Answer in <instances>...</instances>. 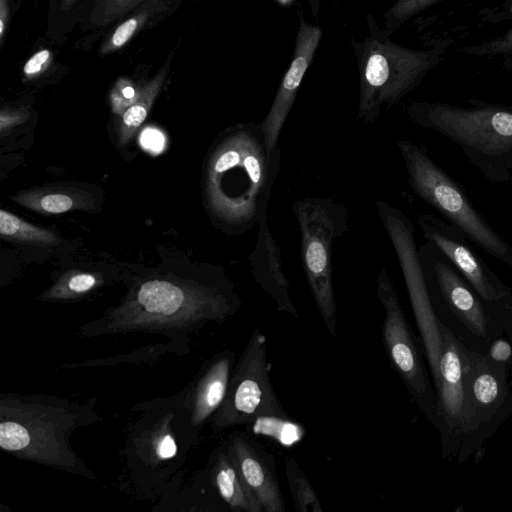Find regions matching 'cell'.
Returning a JSON list of instances; mask_svg holds the SVG:
<instances>
[{"mask_svg": "<svg viewBox=\"0 0 512 512\" xmlns=\"http://www.w3.org/2000/svg\"><path fill=\"white\" fill-rule=\"evenodd\" d=\"M243 302L234 284L178 277H155L133 284L121 302L81 325L82 337L158 334L170 339L174 354L188 351L189 336L209 323L222 324Z\"/></svg>", "mask_w": 512, "mask_h": 512, "instance_id": "6da1fadb", "label": "cell"}, {"mask_svg": "<svg viewBox=\"0 0 512 512\" xmlns=\"http://www.w3.org/2000/svg\"><path fill=\"white\" fill-rule=\"evenodd\" d=\"M279 166L280 149L268 152L260 123H238L221 133L207 158L204 194L222 230L241 235L259 224Z\"/></svg>", "mask_w": 512, "mask_h": 512, "instance_id": "7a4b0ae2", "label": "cell"}, {"mask_svg": "<svg viewBox=\"0 0 512 512\" xmlns=\"http://www.w3.org/2000/svg\"><path fill=\"white\" fill-rule=\"evenodd\" d=\"M95 398L85 402L47 394L0 395V448L21 460L95 479L69 437L99 419Z\"/></svg>", "mask_w": 512, "mask_h": 512, "instance_id": "3957f363", "label": "cell"}, {"mask_svg": "<svg viewBox=\"0 0 512 512\" xmlns=\"http://www.w3.org/2000/svg\"><path fill=\"white\" fill-rule=\"evenodd\" d=\"M468 106L415 101L406 108L417 126L457 145L492 183L512 181V106L468 99Z\"/></svg>", "mask_w": 512, "mask_h": 512, "instance_id": "277c9868", "label": "cell"}, {"mask_svg": "<svg viewBox=\"0 0 512 512\" xmlns=\"http://www.w3.org/2000/svg\"><path fill=\"white\" fill-rule=\"evenodd\" d=\"M368 35L351 40L359 72L357 120L375 123L382 109H389L418 87L441 61L444 47L428 50L401 46L390 39L371 15Z\"/></svg>", "mask_w": 512, "mask_h": 512, "instance_id": "5b68a950", "label": "cell"}, {"mask_svg": "<svg viewBox=\"0 0 512 512\" xmlns=\"http://www.w3.org/2000/svg\"><path fill=\"white\" fill-rule=\"evenodd\" d=\"M396 146L412 191L472 244L512 267V245L489 224L465 189L432 159L427 149L406 139L397 140Z\"/></svg>", "mask_w": 512, "mask_h": 512, "instance_id": "8992f818", "label": "cell"}, {"mask_svg": "<svg viewBox=\"0 0 512 512\" xmlns=\"http://www.w3.org/2000/svg\"><path fill=\"white\" fill-rule=\"evenodd\" d=\"M301 238V261L314 302L330 335L336 334L332 247L348 230L346 206L331 198L305 197L293 203Z\"/></svg>", "mask_w": 512, "mask_h": 512, "instance_id": "52a82bcc", "label": "cell"}, {"mask_svg": "<svg viewBox=\"0 0 512 512\" xmlns=\"http://www.w3.org/2000/svg\"><path fill=\"white\" fill-rule=\"evenodd\" d=\"M267 337L256 328L234 365L225 397L213 416L214 434L262 417L289 418L271 382Z\"/></svg>", "mask_w": 512, "mask_h": 512, "instance_id": "ba28073f", "label": "cell"}, {"mask_svg": "<svg viewBox=\"0 0 512 512\" xmlns=\"http://www.w3.org/2000/svg\"><path fill=\"white\" fill-rule=\"evenodd\" d=\"M400 265L409 301L421 335L431 372L436 382L442 354L441 322L432 304L429 285L415 238V228L399 208L379 200L375 204Z\"/></svg>", "mask_w": 512, "mask_h": 512, "instance_id": "9c48e42d", "label": "cell"}, {"mask_svg": "<svg viewBox=\"0 0 512 512\" xmlns=\"http://www.w3.org/2000/svg\"><path fill=\"white\" fill-rule=\"evenodd\" d=\"M146 414L133 426L125 446V457L133 472H172L181 465L178 440L191 446L198 442L192 436L176 396L141 403Z\"/></svg>", "mask_w": 512, "mask_h": 512, "instance_id": "30bf717a", "label": "cell"}, {"mask_svg": "<svg viewBox=\"0 0 512 512\" xmlns=\"http://www.w3.org/2000/svg\"><path fill=\"white\" fill-rule=\"evenodd\" d=\"M376 290L384 310L381 333L388 359L415 401L429 413L431 410L429 383L397 291L386 268H383L377 276Z\"/></svg>", "mask_w": 512, "mask_h": 512, "instance_id": "8fae6325", "label": "cell"}, {"mask_svg": "<svg viewBox=\"0 0 512 512\" xmlns=\"http://www.w3.org/2000/svg\"><path fill=\"white\" fill-rule=\"evenodd\" d=\"M417 223L427 241L433 243L487 302H499L508 288L475 252L469 239L453 225L432 214L418 215Z\"/></svg>", "mask_w": 512, "mask_h": 512, "instance_id": "7c38bea8", "label": "cell"}, {"mask_svg": "<svg viewBox=\"0 0 512 512\" xmlns=\"http://www.w3.org/2000/svg\"><path fill=\"white\" fill-rule=\"evenodd\" d=\"M322 34L321 28L308 23L301 13L292 60L281 79L267 115L260 123L270 154L278 147L280 133L312 63Z\"/></svg>", "mask_w": 512, "mask_h": 512, "instance_id": "4fadbf2b", "label": "cell"}, {"mask_svg": "<svg viewBox=\"0 0 512 512\" xmlns=\"http://www.w3.org/2000/svg\"><path fill=\"white\" fill-rule=\"evenodd\" d=\"M236 355L226 350L206 360L188 386L177 397L194 439L220 407L233 371Z\"/></svg>", "mask_w": 512, "mask_h": 512, "instance_id": "5bb4252c", "label": "cell"}, {"mask_svg": "<svg viewBox=\"0 0 512 512\" xmlns=\"http://www.w3.org/2000/svg\"><path fill=\"white\" fill-rule=\"evenodd\" d=\"M426 278L456 316L477 336L487 334V316L468 282L443 253L431 242L419 249Z\"/></svg>", "mask_w": 512, "mask_h": 512, "instance_id": "9a60e30c", "label": "cell"}, {"mask_svg": "<svg viewBox=\"0 0 512 512\" xmlns=\"http://www.w3.org/2000/svg\"><path fill=\"white\" fill-rule=\"evenodd\" d=\"M243 480L257 497L264 512H283L282 497L274 457L249 434L234 431L225 440Z\"/></svg>", "mask_w": 512, "mask_h": 512, "instance_id": "2e32d148", "label": "cell"}, {"mask_svg": "<svg viewBox=\"0 0 512 512\" xmlns=\"http://www.w3.org/2000/svg\"><path fill=\"white\" fill-rule=\"evenodd\" d=\"M441 333L443 347L438 379L435 384L438 390L441 415L447 425L454 429L471 423L466 390L469 361L461 350L458 340L442 322Z\"/></svg>", "mask_w": 512, "mask_h": 512, "instance_id": "e0dca14e", "label": "cell"}, {"mask_svg": "<svg viewBox=\"0 0 512 512\" xmlns=\"http://www.w3.org/2000/svg\"><path fill=\"white\" fill-rule=\"evenodd\" d=\"M256 245L248 257L251 273L261 289L273 300L276 310L296 319L299 314L292 301L289 281L283 272L281 251L268 225V211L259 222Z\"/></svg>", "mask_w": 512, "mask_h": 512, "instance_id": "ac0fdd59", "label": "cell"}, {"mask_svg": "<svg viewBox=\"0 0 512 512\" xmlns=\"http://www.w3.org/2000/svg\"><path fill=\"white\" fill-rule=\"evenodd\" d=\"M208 475L220 499L233 512H264L243 480L225 441L209 457Z\"/></svg>", "mask_w": 512, "mask_h": 512, "instance_id": "d6986e66", "label": "cell"}, {"mask_svg": "<svg viewBox=\"0 0 512 512\" xmlns=\"http://www.w3.org/2000/svg\"><path fill=\"white\" fill-rule=\"evenodd\" d=\"M91 194L67 187H41L17 194L12 199L19 205L42 214H61L75 209H89Z\"/></svg>", "mask_w": 512, "mask_h": 512, "instance_id": "ffe728a7", "label": "cell"}, {"mask_svg": "<svg viewBox=\"0 0 512 512\" xmlns=\"http://www.w3.org/2000/svg\"><path fill=\"white\" fill-rule=\"evenodd\" d=\"M172 8V0H147L122 21L103 42L100 53L108 55L122 49L143 28L160 20Z\"/></svg>", "mask_w": 512, "mask_h": 512, "instance_id": "44dd1931", "label": "cell"}, {"mask_svg": "<svg viewBox=\"0 0 512 512\" xmlns=\"http://www.w3.org/2000/svg\"><path fill=\"white\" fill-rule=\"evenodd\" d=\"M466 390L471 418L472 408H492L504 393V380L486 359H479L467 370Z\"/></svg>", "mask_w": 512, "mask_h": 512, "instance_id": "7402d4cb", "label": "cell"}, {"mask_svg": "<svg viewBox=\"0 0 512 512\" xmlns=\"http://www.w3.org/2000/svg\"><path fill=\"white\" fill-rule=\"evenodd\" d=\"M170 59L140 89L137 99L122 113L118 127L119 145H125L146 119L169 74Z\"/></svg>", "mask_w": 512, "mask_h": 512, "instance_id": "603a6c76", "label": "cell"}, {"mask_svg": "<svg viewBox=\"0 0 512 512\" xmlns=\"http://www.w3.org/2000/svg\"><path fill=\"white\" fill-rule=\"evenodd\" d=\"M103 282L102 276L89 272L69 271L62 275L38 299L50 302L78 300L98 288Z\"/></svg>", "mask_w": 512, "mask_h": 512, "instance_id": "cb8c5ba5", "label": "cell"}, {"mask_svg": "<svg viewBox=\"0 0 512 512\" xmlns=\"http://www.w3.org/2000/svg\"><path fill=\"white\" fill-rule=\"evenodd\" d=\"M0 234L9 240L37 246H53L60 242L50 230L28 223L3 209L0 210Z\"/></svg>", "mask_w": 512, "mask_h": 512, "instance_id": "d4e9b609", "label": "cell"}, {"mask_svg": "<svg viewBox=\"0 0 512 512\" xmlns=\"http://www.w3.org/2000/svg\"><path fill=\"white\" fill-rule=\"evenodd\" d=\"M285 475L294 506L298 512H322L320 500L309 478L299 467L295 458L285 463Z\"/></svg>", "mask_w": 512, "mask_h": 512, "instance_id": "484cf974", "label": "cell"}, {"mask_svg": "<svg viewBox=\"0 0 512 512\" xmlns=\"http://www.w3.org/2000/svg\"><path fill=\"white\" fill-rule=\"evenodd\" d=\"M248 427L256 434L270 436L283 446H291L301 440L304 435L302 425L282 417H262L254 420Z\"/></svg>", "mask_w": 512, "mask_h": 512, "instance_id": "4316f807", "label": "cell"}, {"mask_svg": "<svg viewBox=\"0 0 512 512\" xmlns=\"http://www.w3.org/2000/svg\"><path fill=\"white\" fill-rule=\"evenodd\" d=\"M443 0H390L383 14V30L391 36L408 20Z\"/></svg>", "mask_w": 512, "mask_h": 512, "instance_id": "83f0119b", "label": "cell"}, {"mask_svg": "<svg viewBox=\"0 0 512 512\" xmlns=\"http://www.w3.org/2000/svg\"><path fill=\"white\" fill-rule=\"evenodd\" d=\"M461 51L472 56L501 57L512 64V27L495 38L480 44L465 46Z\"/></svg>", "mask_w": 512, "mask_h": 512, "instance_id": "f1b7e54d", "label": "cell"}, {"mask_svg": "<svg viewBox=\"0 0 512 512\" xmlns=\"http://www.w3.org/2000/svg\"><path fill=\"white\" fill-rule=\"evenodd\" d=\"M140 89L130 79H119L110 96L113 110L123 113L137 99Z\"/></svg>", "mask_w": 512, "mask_h": 512, "instance_id": "f546056e", "label": "cell"}, {"mask_svg": "<svg viewBox=\"0 0 512 512\" xmlns=\"http://www.w3.org/2000/svg\"><path fill=\"white\" fill-rule=\"evenodd\" d=\"M52 54L48 49L34 53L24 64L23 74L27 78H34L43 72L50 64Z\"/></svg>", "mask_w": 512, "mask_h": 512, "instance_id": "4dcf8cb0", "label": "cell"}, {"mask_svg": "<svg viewBox=\"0 0 512 512\" xmlns=\"http://www.w3.org/2000/svg\"><path fill=\"white\" fill-rule=\"evenodd\" d=\"M512 349L510 344L505 340L495 341L489 351V357L497 363H504L510 359Z\"/></svg>", "mask_w": 512, "mask_h": 512, "instance_id": "1f68e13d", "label": "cell"}, {"mask_svg": "<svg viewBox=\"0 0 512 512\" xmlns=\"http://www.w3.org/2000/svg\"><path fill=\"white\" fill-rule=\"evenodd\" d=\"M24 116V111L3 109L0 114L1 132L4 133L7 129L22 123L24 121Z\"/></svg>", "mask_w": 512, "mask_h": 512, "instance_id": "d6a6232c", "label": "cell"}, {"mask_svg": "<svg viewBox=\"0 0 512 512\" xmlns=\"http://www.w3.org/2000/svg\"><path fill=\"white\" fill-rule=\"evenodd\" d=\"M10 19L9 0H0V43L2 45Z\"/></svg>", "mask_w": 512, "mask_h": 512, "instance_id": "836d02e7", "label": "cell"}, {"mask_svg": "<svg viewBox=\"0 0 512 512\" xmlns=\"http://www.w3.org/2000/svg\"><path fill=\"white\" fill-rule=\"evenodd\" d=\"M310 12L314 18L318 17L322 0H307Z\"/></svg>", "mask_w": 512, "mask_h": 512, "instance_id": "e575fe53", "label": "cell"}, {"mask_svg": "<svg viewBox=\"0 0 512 512\" xmlns=\"http://www.w3.org/2000/svg\"><path fill=\"white\" fill-rule=\"evenodd\" d=\"M78 0H61V9H70Z\"/></svg>", "mask_w": 512, "mask_h": 512, "instance_id": "d590c367", "label": "cell"}, {"mask_svg": "<svg viewBox=\"0 0 512 512\" xmlns=\"http://www.w3.org/2000/svg\"><path fill=\"white\" fill-rule=\"evenodd\" d=\"M275 2H277L280 6L289 7L295 2V0H275Z\"/></svg>", "mask_w": 512, "mask_h": 512, "instance_id": "8d00e7d4", "label": "cell"}, {"mask_svg": "<svg viewBox=\"0 0 512 512\" xmlns=\"http://www.w3.org/2000/svg\"><path fill=\"white\" fill-rule=\"evenodd\" d=\"M511 324H512V306H511Z\"/></svg>", "mask_w": 512, "mask_h": 512, "instance_id": "74e56055", "label": "cell"}, {"mask_svg": "<svg viewBox=\"0 0 512 512\" xmlns=\"http://www.w3.org/2000/svg\"><path fill=\"white\" fill-rule=\"evenodd\" d=\"M34 2H37V0H33Z\"/></svg>", "mask_w": 512, "mask_h": 512, "instance_id": "f35d334b", "label": "cell"}]
</instances>
